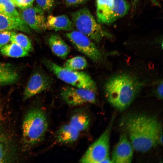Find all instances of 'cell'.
<instances>
[{
    "mask_svg": "<svg viewBox=\"0 0 163 163\" xmlns=\"http://www.w3.org/2000/svg\"><path fill=\"white\" fill-rule=\"evenodd\" d=\"M120 125L128 136L134 149L147 152L158 143L162 125L156 116L134 112L125 115Z\"/></svg>",
    "mask_w": 163,
    "mask_h": 163,
    "instance_id": "1",
    "label": "cell"
},
{
    "mask_svg": "<svg viewBox=\"0 0 163 163\" xmlns=\"http://www.w3.org/2000/svg\"><path fill=\"white\" fill-rule=\"evenodd\" d=\"M142 84L136 77L127 73H120L111 77L105 86L107 100L120 111L126 109L139 93Z\"/></svg>",
    "mask_w": 163,
    "mask_h": 163,
    "instance_id": "2",
    "label": "cell"
},
{
    "mask_svg": "<svg viewBox=\"0 0 163 163\" xmlns=\"http://www.w3.org/2000/svg\"><path fill=\"white\" fill-rule=\"evenodd\" d=\"M48 126L46 113L42 109L36 107L26 114L22 125L24 142L28 145H33L44 139Z\"/></svg>",
    "mask_w": 163,
    "mask_h": 163,
    "instance_id": "3",
    "label": "cell"
},
{
    "mask_svg": "<svg viewBox=\"0 0 163 163\" xmlns=\"http://www.w3.org/2000/svg\"><path fill=\"white\" fill-rule=\"evenodd\" d=\"M71 19L77 30L92 40L99 43L105 37L111 35L97 22L89 9L82 8L71 13Z\"/></svg>",
    "mask_w": 163,
    "mask_h": 163,
    "instance_id": "4",
    "label": "cell"
},
{
    "mask_svg": "<svg viewBox=\"0 0 163 163\" xmlns=\"http://www.w3.org/2000/svg\"><path fill=\"white\" fill-rule=\"evenodd\" d=\"M43 62L50 71L65 82L73 87L96 91L95 82L86 72L68 69L48 59H44Z\"/></svg>",
    "mask_w": 163,
    "mask_h": 163,
    "instance_id": "5",
    "label": "cell"
},
{
    "mask_svg": "<svg viewBox=\"0 0 163 163\" xmlns=\"http://www.w3.org/2000/svg\"><path fill=\"white\" fill-rule=\"evenodd\" d=\"M113 115L107 127L99 138L88 148L79 160L81 163H102L109 157L110 134L114 119Z\"/></svg>",
    "mask_w": 163,
    "mask_h": 163,
    "instance_id": "6",
    "label": "cell"
},
{
    "mask_svg": "<svg viewBox=\"0 0 163 163\" xmlns=\"http://www.w3.org/2000/svg\"><path fill=\"white\" fill-rule=\"evenodd\" d=\"M66 35L77 50L93 62H98L101 60V52L88 37L77 30L68 32Z\"/></svg>",
    "mask_w": 163,
    "mask_h": 163,
    "instance_id": "7",
    "label": "cell"
},
{
    "mask_svg": "<svg viewBox=\"0 0 163 163\" xmlns=\"http://www.w3.org/2000/svg\"><path fill=\"white\" fill-rule=\"evenodd\" d=\"M60 94L63 100L71 106L89 103L95 104L97 101L95 92L73 86L64 87L62 89Z\"/></svg>",
    "mask_w": 163,
    "mask_h": 163,
    "instance_id": "8",
    "label": "cell"
},
{
    "mask_svg": "<svg viewBox=\"0 0 163 163\" xmlns=\"http://www.w3.org/2000/svg\"><path fill=\"white\" fill-rule=\"evenodd\" d=\"M53 83L51 77L42 71H34L31 75L24 90L23 100H26L49 89Z\"/></svg>",
    "mask_w": 163,
    "mask_h": 163,
    "instance_id": "9",
    "label": "cell"
},
{
    "mask_svg": "<svg viewBox=\"0 0 163 163\" xmlns=\"http://www.w3.org/2000/svg\"><path fill=\"white\" fill-rule=\"evenodd\" d=\"M22 10L21 17L29 27L39 33L46 30L43 11L38 6L32 5Z\"/></svg>",
    "mask_w": 163,
    "mask_h": 163,
    "instance_id": "10",
    "label": "cell"
},
{
    "mask_svg": "<svg viewBox=\"0 0 163 163\" xmlns=\"http://www.w3.org/2000/svg\"><path fill=\"white\" fill-rule=\"evenodd\" d=\"M134 149L125 133L121 135L113 149L111 161L113 163H129L132 162Z\"/></svg>",
    "mask_w": 163,
    "mask_h": 163,
    "instance_id": "11",
    "label": "cell"
},
{
    "mask_svg": "<svg viewBox=\"0 0 163 163\" xmlns=\"http://www.w3.org/2000/svg\"><path fill=\"white\" fill-rule=\"evenodd\" d=\"M46 29L55 31H70L74 26L72 21L65 14L58 16L49 15L46 19Z\"/></svg>",
    "mask_w": 163,
    "mask_h": 163,
    "instance_id": "12",
    "label": "cell"
},
{
    "mask_svg": "<svg viewBox=\"0 0 163 163\" xmlns=\"http://www.w3.org/2000/svg\"><path fill=\"white\" fill-rule=\"evenodd\" d=\"M48 43L52 52L62 59H65L70 53L69 46L57 34H52L50 35Z\"/></svg>",
    "mask_w": 163,
    "mask_h": 163,
    "instance_id": "13",
    "label": "cell"
},
{
    "mask_svg": "<svg viewBox=\"0 0 163 163\" xmlns=\"http://www.w3.org/2000/svg\"><path fill=\"white\" fill-rule=\"evenodd\" d=\"M79 132L69 123L63 125L56 134L57 142L63 144H71L78 139Z\"/></svg>",
    "mask_w": 163,
    "mask_h": 163,
    "instance_id": "14",
    "label": "cell"
},
{
    "mask_svg": "<svg viewBox=\"0 0 163 163\" xmlns=\"http://www.w3.org/2000/svg\"><path fill=\"white\" fill-rule=\"evenodd\" d=\"M19 78L17 70L13 65L0 62V86L15 83Z\"/></svg>",
    "mask_w": 163,
    "mask_h": 163,
    "instance_id": "15",
    "label": "cell"
},
{
    "mask_svg": "<svg viewBox=\"0 0 163 163\" xmlns=\"http://www.w3.org/2000/svg\"><path fill=\"white\" fill-rule=\"evenodd\" d=\"M17 30L28 33L29 27L22 18H12L0 13V32L6 30Z\"/></svg>",
    "mask_w": 163,
    "mask_h": 163,
    "instance_id": "16",
    "label": "cell"
},
{
    "mask_svg": "<svg viewBox=\"0 0 163 163\" xmlns=\"http://www.w3.org/2000/svg\"><path fill=\"white\" fill-rule=\"evenodd\" d=\"M90 123V118L88 114L83 110H79L71 116L69 123L80 133L88 129Z\"/></svg>",
    "mask_w": 163,
    "mask_h": 163,
    "instance_id": "17",
    "label": "cell"
},
{
    "mask_svg": "<svg viewBox=\"0 0 163 163\" xmlns=\"http://www.w3.org/2000/svg\"><path fill=\"white\" fill-rule=\"evenodd\" d=\"M96 5L97 21L100 23L105 24L113 7L114 0H96Z\"/></svg>",
    "mask_w": 163,
    "mask_h": 163,
    "instance_id": "18",
    "label": "cell"
},
{
    "mask_svg": "<svg viewBox=\"0 0 163 163\" xmlns=\"http://www.w3.org/2000/svg\"><path fill=\"white\" fill-rule=\"evenodd\" d=\"M129 8V6L126 0H114L113 7L105 24L112 23L124 16L127 13Z\"/></svg>",
    "mask_w": 163,
    "mask_h": 163,
    "instance_id": "19",
    "label": "cell"
},
{
    "mask_svg": "<svg viewBox=\"0 0 163 163\" xmlns=\"http://www.w3.org/2000/svg\"><path fill=\"white\" fill-rule=\"evenodd\" d=\"M7 43L0 49V52L3 56L13 58H19L28 56V52L16 43L12 42Z\"/></svg>",
    "mask_w": 163,
    "mask_h": 163,
    "instance_id": "20",
    "label": "cell"
},
{
    "mask_svg": "<svg viewBox=\"0 0 163 163\" xmlns=\"http://www.w3.org/2000/svg\"><path fill=\"white\" fill-rule=\"evenodd\" d=\"M87 65V60L84 57L76 56L67 59L63 67L69 70L78 71L85 68Z\"/></svg>",
    "mask_w": 163,
    "mask_h": 163,
    "instance_id": "21",
    "label": "cell"
},
{
    "mask_svg": "<svg viewBox=\"0 0 163 163\" xmlns=\"http://www.w3.org/2000/svg\"><path fill=\"white\" fill-rule=\"evenodd\" d=\"M13 153L9 142L4 137L0 136V163L11 161Z\"/></svg>",
    "mask_w": 163,
    "mask_h": 163,
    "instance_id": "22",
    "label": "cell"
},
{
    "mask_svg": "<svg viewBox=\"0 0 163 163\" xmlns=\"http://www.w3.org/2000/svg\"><path fill=\"white\" fill-rule=\"evenodd\" d=\"M10 41L19 46L28 52L32 50L31 42L29 38L25 34L12 31Z\"/></svg>",
    "mask_w": 163,
    "mask_h": 163,
    "instance_id": "23",
    "label": "cell"
},
{
    "mask_svg": "<svg viewBox=\"0 0 163 163\" xmlns=\"http://www.w3.org/2000/svg\"><path fill=\"white\" fill-rule=\"evenodd\" d=\"M0 13L12 18H21L20 14L16 10L15 5L11 0L0 4Z\"/></svg>",
    "mask_w": 163,
    "mask_h": 163,
    "instance_id": "24",
    "label": "cell"
},
{
    "mask_svg": "<svg viewBox=\"0 0 163 163\" xmlns=\"http://www.w3.org/2000/svg\"><path fill=\"white\" fill-rule=\"evenodd\" d=\"M55 0H36L37 5L43 11L50 12L53 8Z\"/></svg>",
    "mask_w": 163,
    "mask_h": 163,
    "instance_id": "25",
    "label": "cell"
},
{
    "mask_svg": "<svg viewBox=\"0 0 163 163\" xmlns=\"http://www.w3.org/2000/svg\"><path fill=\"white\" fill-rule=\"evenodd\" d=\"M12 33L9 30L0 32V49L10 41Z\"/></svg>",
    "mask_w": 163,
    "mask_h": 163,
    "instance_id": "26",
    "label": "cell"
},
{
    "mask_svg": "<svg viewBox=\"0 0 163 163\" xmlns=\"http://www.w3.org/2000/svg\"><path fill=\"white\" fill-rule=\"evenodd\" d=\"M34 0H14L13 3L20 8L22 10L32 5Z\"/></svg>",
    "mask_w": 163,
    "mask_h": 163,
    "instance_id": "27",
    "label": "cell"
},
{
    "mask_svg": "<svg viewBox=\"0 0 163 163\" xmlns=\"http://www.w3.org/2000/svg\"><path fill=\"white\" fill-rule=\"evenodd\" d=\"M89 0H64L66 5L68 6H75L84 4Z\"/></svg>",
    "mask_w": 163,
    "mask_h": 163,
    "instance_id": "28",
    "label": "cell"
},
{
    "mask_svg": "<svg viewBox=\"0 0 163 163\" xmlns=\"http://www.w3.org/2000/svg\"><path fill=\"white\" fill-rule=\"evenodd\" d=\"M163 81L162 80L160 82L156 92V95L160 99L163 98Z\"/></svg>",
    "mask_w": 163,
    "mask_h": 163,
    "instance_id": "29",
    "label": "cell"
},
{
    "mask_svg": "<svg viewBox=\"0 0 163 163\" xmlns=\"http://www.w3.org/2000/svg\"><path fill=\"white\" fill-rule=\"evenodd\" d=\"M158 143L161 145L163 144V133L162 131L159 137L158 140Z\"/></svg>",
    "mask_w": 163,
    "mask_h": 163,
    "instance_id": "30",
    "label": "cell"
},
{
    "mask_svg": "<svg viewBox=\"0 0 163 163\" xmlns=\"http://www.w3.org/2000/svg\"><path fill=\"white\" fill-rule=\"evenodd\" d=\"M132 1L133 7H135L137 3L138 0H132Z\"/></svg>",
    "mask_w": 163,
    "mask_h": 163,
    "instance_id": "31",
    "label": "cell"
},
{
    "mask_svg": "<svg viewBox=\"0 0 163 163\" xmlns=\"http://www.w3.org/2000/svg\"><path fill=\"white\" fill-rule=\"evenodd\" d=\"M159 0H150L155 5H158V2Z\"/></svg>",
    "mask_w": 163,
    "mask_h": 163,
    "instance_id": "32",
    "label": "cell"
},
{
    "mask_svg": "<svg viewBox=\"0 0 163 163\" xmlns=\"http://www.w3.org/2000/svg\"><path fill=\"white\" fill-rule=\"evenodd\" d=\"M11 1L13 2H14V0H11Z\"/></svg>",
    "mask_w": 163,
    "mask_h": 163,
    "instance_id": "33",
    "label": "cell"
}]
</instances>
